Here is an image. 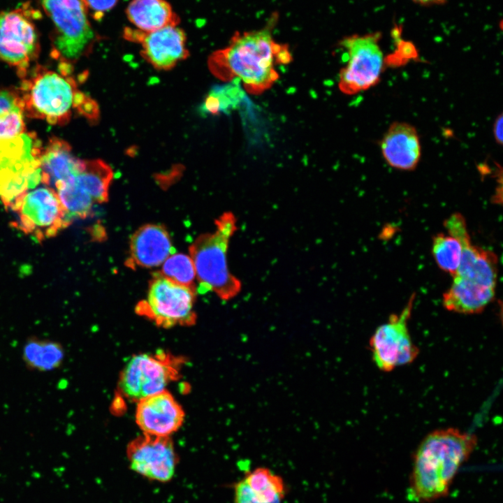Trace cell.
<instances>
[{
  "label": "cell",
  "mask_w": 503,
  "mask_h": 503,
  "mask_svg": "<svg viewBox=\"0 0 503 503\" xmlns=\"http://www.w3.org/2000/svg\"><path fill=\"white\" fill-rule=\"evenodd\" d=\"M275 18L263 29L235 32L226 47L208 57L212 73L224 81L240 82L254 95L269 89L279 76L277 65L287 64L292 57L288 45L272 36Z\"/></svg>",
  "instance_id": "cell-1"
},
{
  "label": "cell",
  "mask_w": 503,
  "mask_h": 503,
  "mask_svg": "<svg viewBox=\"0 0 503 503\" xmlns=\"http://www.w3.org/2000/svg\"><path fill=\"white\" fill-rule=\"evenodd\" d=\"M477 445L475 435L455 428L428 433L414 452L408 497L428 503L447 496L456 474Z\"/></svg>",
  "instance_id": "cell-2"
},
{
  "label": "cell",
  "mask_w": 503,
  "mask_h": 503,
  "mask_svg": "<svg viewBox=\"0 0 503 503\" xmlns=\"http://www.w3.org/2000/svg\"><path fill=\"white\" fill-rule=\"evenodd\" d=\"M72 71L73 66L65 64H59L58 71L30 68L17 88L25 116L53 125L68 123L75 110L90 120L98 118V105L78 89Z\"/></svg>",
  "instance_id": "cell-3"
},
{
  "label": "cell",
  "mask_w": 503,
  "mask_h": 503,
  "mask_svg": "<svg viewBox=\"0 0 503 503\" xmlns=\"http://www.w3.org/2000/svg\"><path fill=\"white\" fill-rule=\"evenodd\" d=\"M212 232L200 235L189 246L196 281L201 291H211L223 300H229L241 291L240 280L231 272L228 264L230 240L237 230L232 212H224L214 221Z\"/></svg>",
  "instance_id": "cell-4"
},
{
  "label": "cell",
  "mask_w": 503,
  "mask_h": 503,
  "mask_svg": "<svg viewBox=\"0 0 503 503\" xmlns=\"http://www.w3.org/2000/svg\"><path fill=\"white\" fill-rule=\"evenodd\" d=\"M52 22L51 57L73 66L92 50L97 40L84 0H36Z\"/></svg>",
  "instance_id": "cell-5"
},
{
  "label": "cell",
  "mask_w": 503,
  "mask_h": 503,
  "mask_svg": "<svg viewBox=\"0 0 503 503\" xmlns=\"http://www.w3.org/2000/svg\"><path fill=\"white\" fill-rule=\"evenodd\" d=\"M43 146L34 133L0 140V198L8 207L19 196L41 184Z\"/></svg>",
  "instance_id": "cell-6"
},
{
  "label": "cell",
  "mask_w": 503,
  "mask_h": 503,
  "mask_svg": "<svg viewBox=\"0 0 503 503\" xmlns=\"http://www.w3.org/2000/svg\"><path fill=\"white\" fill-rule=\"evenodd\" d=\"M183 358L163 350L140 353L131 356L119 374L117 388L133 402L166 391L180 376Z\"/></svg>",
  "instance_id": "cell-7"
},
{
  "label": "cell",
  "mask_w": 503,
  "mask_h": 503,
  "mask_svg": "<svg viewBox=\"0 0 503 503\" xmlns=\"http://www.w3.org/2000/svg\"><path fill=\"white\" fill-rule=\"evenodd\" d=\"M196 293L156 272L150 281L146 298L137 303L135 312L163 328L191 326L197 319Z\"/></svg>",
  "instance_id": "cell-8"
},
{
  "label": "cell",
  "mask_w": 503,
  "mask_h": 503,
  "mask_svg": "<svg viewBox=\"0 0 503 503\" xmlns=\"http://www.w3.org/2000/svg\"><path fill=\"white\" fill-rule=\"evenodd\" d=\"M40 184L22 193L8 207L16 216L17 228L42 241L56 235L71 221L56 191Z\"/></svg>",
  "instance_id": "cell-9"
},
{
  "label": "cell",
  "mask_w": 503,
  "mask_h": 503,
  "mask_svg": "<svg viewBox=\"0 0 503 503\" xmlns=\"http://www.w3.org/2000/svg\"><path fill=\"white\" fill-rule=\"evenodd\" d=\"M112 176L103 161L82 160L78 170L55 189L71 222L89 217L95 205L108 201Z\"/></svg>",
  "instance_id": "cell-10"
},
{
  "label": "cell",
  "mask_w": 503,
  "mask_h": 503,
  "mask_svg": "<svg viewBox=\"0 0 503 503\" xmlns=\"http://www.w3.org/2000/svg\"><path fill=\"white\" fill-rule=\"evenodd\" d=\"M28 6L0 12V61L15 68L20 78L41 51L36 16Z\"/></svg>",
  "instance_id": "cell-11"
},
{
  "label": "cell",
  "mask_w": 503,
  "mask_h": 503,
  "mask_svg": "<svg viewBox=\"0 0 503 503\" xmlns=\"http://www.w3.org/2000/svg\"><path fill=\"white\" fill-rule=\"evenodd\" d=\"M379 39V34H367L351 35L341 41L347 56L346 65L339 73L338 86L342 92L353 95L379 82L385 61Z\"/></svg>",
  "instance_id": "cell-12"
},
{
  "label": "cell",
  "mask_w": 503,
  "mask_h": 503,
  "mask_svg": "<svg viewBox=\"0 0 503 503\" xmlns=\"http://www.w3.org/2000/svg\"><path fill=\"white\" fill-rule=\"evenodd\" d=\"M414 299L413 294L401 312L391 314L370 339L372 360L381 371L391 372L397 367L411 363L418 355L419 349L412 341L408 328Z\"/></svg>",
  "instance_id": "cell-13"
},
{
  "label": "cell",
  "mask_w": 503,
  "mask_h": 503,
  "mask_svg": "<svg viewBox=\"0 0 503 503\" xmlns=\"http://www.w3.org/2000/svg\"><path fill=\"white\" fill-rule=\"evenodd\" d=\"M126 455L132 471L149 481L159 483L172 480L179 462L170 437L143 434L129 443Z\"/></svg>",
  "instance_id": "cell-14"
},
{
  "label": "cell",
  "mask_w": 503,
  "mask_h": 503,
  "mask_svg": "<svg viewBox=\"0 0 503 503\" xmlns=\"http://www.w3.org/2000/svg\"><path fill=\"white\" fill-rule=\"evenodd\" d=\"M444 225L448 234L455 238L462 246L460 265L453 277L495 288L498 270L495 254L472 244L465 219L460 213L452 214Z\"/></svg>",
  "instance_id": "cell-15"
},
{
  "label": "cell",
  "mask_w": 503,
  "mask_h": 503,
  "mask_svg": "<svg viewBox=\"0 0 503 503\" xmlns=\"http://www.w3.org/2000/svg\"><path fill=\"white\" fill-rule=\"evenodd\" d=\"M124 37L140 43L142 57L158 70H170L189 55L186 34L178 25L168 26L148 33L135 28H126Z\"/></svg>",
  "instance_id": "cell-16"
},
{
  "label": "cell",
  "mask_w": 503,
  "mask_h": 503,
  "mask_svg": "<svg viewBox=\"0 0 503 503\" xmlns=\"http://www.w3.org/2000/svg\"><path fill=\"white\" fill-rule=\"evenodd\" d=\"M185 413L167 390L137 402L136 423L143 434L170 437L182 425Z\"/></svg>",
  "instance_id": "cell-17"
},
{
  "label": "cell",
  "mask_w": 503,
  "mask_h": 503,
  "mask_svg": "<svg viewBox=\"0 0 503 503\" xmlns=\"http://www.w3.org/2000/svg\"><path fill=\"white\" fill-rule=\"evenodd\" d=\"M174 253L175 249L166 228L161 224H147L131 235L125 264L131 269L155 268Z\"/></svg>",
  "instance_id": "cell-18"
},
{
  "label": "cell",
  "mask_w": 503,
  "mask_h": 503,
  "mask_svg": "<svg viewBox=\"0 0 503 503\" xmlns=\"http://www.w3.org/2000/svg\"><path fill=\"white\" fill-rule=\"evenodd\" d=\"M380 148L385 161L400 170H414L421 157L418 133L407 122L392 123L381 138Z\"/></svg>",
  "instance_id": "cell-19"
},
{
  "label": "cell",
  "mask_w": 503,
  "mask_h": 503,
  "mask_svg": "<svg viewBox=\"0 0 503 503\" xmlns=\"http://www.w3.org/2000/svg\"><path fill=\"white\" fill-rule=\"evenodd\" d=\"M232 488L233 503H282L287 492L282 477L265 467L247 472Z\"/></svg>",
  "instance_id": "cell-20"
},
{
  "label": "cell",
  "mask_w": 503,
  "mask_h": 503,
  "mask_svg": "<svg viewBox=\"0 0 503 503\" xmlns=\"http://www.w3.org/2000/svg\"><path fill=\"white\" fill-rule=\"evenodd\" d=\"M40 162L41 184L55 191L78 170L82 160L75 157L67 142L54 137L43 147Z\"/></svg>",
  "instance_id": "cell-21"
},
{
  "label": "cell",
  "mask_w": 503,
  "mask_h": 503,
  "mask_svg": "<svg viewBox=\"0 0 503 503\" xmlns=\"http://www.w3.org/2000/svg\"><path fill=\"white\" fill-rule=\"evenodd\" d=\"M443 294L442 305L448 311L463 314H478L493 300L495 288L484 286L465 279L453 277Z\"/></svg>",
  "instance_id": "cell-22"
},
{
  "label": "cell",
  "mask_w": 503,
  "mask_h": 503,
  "mask_svg": "<svg viewBox=\"0 0 503 503\" xmlns=\"http://www.w3.org/2000/svg\"><path fill=\"white\" fill-rule=\"evenodd\" d=\"M126 15L133 28L145 33L180 23L179 16L166 0H131Z\"/></svg>",
  "instance_id": "cell-23"
},
{
  "label": "cell",
  "mask_w": 503,
  "mask_h": 503,
  "mask_svg": "<svg viewBox=\"0 0 503 503\" xmlns=\"http://www.w3.org/2000/svg\"><path fill=\"white\" fill-rule=\"evenodd\" d=\"M65 351L57 341L31 337L22 348V358L28 370L41 372L59 368L64 360Z\"/></svg>",
  "instance_id": "cell-24"
},
{
  "label": "cell",
  "mask_w": 503,
  "mask_h": 503,
  "mask_svg": "<svg viewBox=\"0 0 503 503\" xmlns=\"http://www.w3.org/2000/svg\"><path fill=\"white\" fill-rule=\"evenodd\" d=\"M24 116L18 89L0 87V140L26 132Z\"/></svg>",
  "instance_id": "cell-25"
},
{
  "label": "cell",
  "mask_w": 503,
  "mask_h": 503,
  "mask_svg": "<svg viewBox=\"0 0 503 503\" xmlns=\"http://www.w3.org/2000/svg\"><path fill=\"white\" fill-rule=\"evenodd\" d=\"M432 254L440 269L452 277L456 274L460 263L462 246L455 238L444 233L435 235Z\"/></svg>",
  "instance_id": "cell-26"
},
{
  "label": "cell",
  "mask_w": 503,
  "mask_h": 503,
  "mask_svg": "<svg viewBox=\"0 0 503 503\" xmlns=\"http://www.w3.org/2000/svg\"><path fill=\"white\" fill-rule=\"evenodd\" d=\"M161 265L159 272L163 277L197 291L196 270L189 255L174 253L168 256Z\"/></svg>",
  "instance_id": "cell-27"
},
{
  "label": "cell",
  "mask_w": 503,
  "mask_h": 503,
  "mask_svg": "<svg viewBox=\"0 0 503 503\" xmlns=\"http://www.w3.org/2000/svg\"><path fill=\"white\" fill-rule=\"evenodd\" d=\"M239 92L234 87L227 86L213 89L206 98L202 110L210 114L228 110L238 102Z\"/></svg>",
  "instance_id": "cell-28"
},
{
  "label": "cell",
  "mask_w": 503,
  "mask_h": 503,
  "mask_svg": "<svg viewBox=\"0 0 503 503\" xmlns=\"http://www.w3.org/2000/svg\"><path fill=\"white\" fill-rule=\"evenodd\" d=\"M89 16L101 20L103 15L111 10L119 0H84Z\"/></svg>",
  "instance_id": "cell-29"
},
{
  "label": "cell",
  "mask_w": 503,
  "mask_h": 503,
  "mask_svg": "<svg viewBox=\"0 0 503 503\" xmlns=\"http://www.w3.org/2000/svg\"><path fill=\"white\" fill-rule=\"evenodd\" d=\"M494 139L499 145H502L503 140V115L501 112L496 118L493 126Z\"/></svg>",
  "instance_id": "cell-30"
},
{
  "label": "cell",
  "mask_w": 503,
  "mask_h": 503,
  "mask_svg": "<svg viewBox=\"0 0 503 503\" xmlns=\"http://www.w3.org/2000/svg\"><path fill=\"white\" fill-rule=\"evenodd\" d=\"M415 2L423 5H430L434 3H442L446 0H413Z\"/></svg>",
  "instance_id": "cell-31"
}]
</instances>
